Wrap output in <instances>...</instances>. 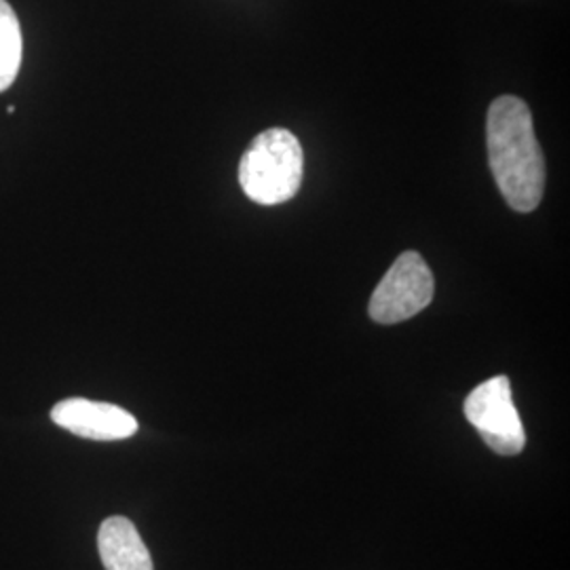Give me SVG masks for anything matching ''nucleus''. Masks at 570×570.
Instances as JSON below:
<instances>
[{
	"label": "nucleus",
	"instance_id": "f257e3e1",
	"mask_svg": "<svg viewBox=\"0 0 570 570\" xmlns=\"http://www.w3.org/2000/svg\"><path fill=\"white\" fill-rule=\"evenodd\" d=\"M490 171L511 209L534 212L546 190V157L534 136L529 104L501 96L487 119Z\"/></svg>",
	"mask_w": 570,
	"mask_h": 570
},
{
	"label": "nucleus",
	"instance_id": "f03ea898",
	"mask_svg": "<svg viewBox=\"0 0 570 570\" xmlns=\"http://www.w3.org/2000/svg\"><path fill=\"white\" fill-rule=\"evenodd\" d=\"M305 174V153L298 138L282 129L258 134L239 161V184L261 205H279L296 197Z\"/></svg>",
	"mask_w": 570,
	"mask_h": 570
},
{
	"label": "nucleus",
	"instance_id": "7ed1b4c3",
	"mask_svg": "<svg viewBox=\"0 0 570 570\" xmlns=\"http://www.w3.org/2000/svg\"><path fill=\"white\" fill-rule=\"evenodd\" d=\"M433 301V275L419 252H404L376 285L370 317L376 324H400L428 308Z\"/></svg>",
	"mask_w": 570,
	"mask_h": 570
},
{
	"label": "nucleus",
	"instance_id": "20e7f679",
	"mask_svg": "<svg viewBox=\"0 0 570 570\" xmlns=\"http://www.w3.org/2000/svg\"><path fill=\"white\" fill-rule=\"evenodd\" d=\"M465 416L497 454L515 456L524 450L527 433L513 406L508 376H494L473 389L465 400Z\"/></svg>",
	"mask_w": 570,
	"mask_h": 570
},
{
	"label": "nucleus",
	"instance_id": "39448f33",
	"mask_svg": "<svg viewBox=\"0 0 570 570\" xmlns=\"http://www.w3.org/2000/svg\"><path fill=\"white\" fill-rule=\"evenodd\" d=\"M51 419L58 428L98 442L127 440L138 433V421L127 410L82 397L60 402L51 410Z\"/></svg>",
	"mask_w": 570,
	"mask_h": 570
},
{
	"label": "nucleus",
	"instance_id": "423d86ee",
	"mask_svg": "<svg viewBox=\"0 0 570 570\" xmlns=\"http://www.w3.org/2000/svg\"><path fill=\"white\" fill-rule=\"evenodd\" d=\"M98 550L106 570H155L140 532L122 515L104 520Z\"/></svg>",
	"mask_w": 570,
	"mask_h": 570
},
{
	"label": "nucleus",
	"instance_id": "0eeeda50",
	"mask_svg": "<svg viewBox=\"0 0 570 570\" xmlns=\"http://www.w3.org/2000/svg\"><path fill=\"white\" fill-rule=\"evenodd\" d=\"M21 28L13 7L0 0V94L7 91L21 66Z\"/></svg>",
	"mask_w": 570,
	"mask_h": 570
}]
</instances>
